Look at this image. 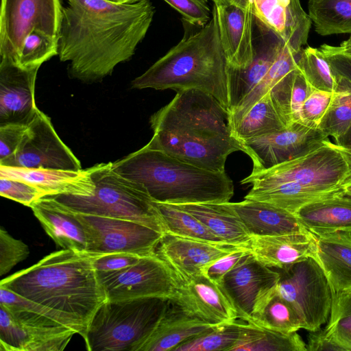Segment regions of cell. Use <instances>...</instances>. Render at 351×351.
Listing matches in <instances>:
<instances>
[{
  "instance_id": "6da1fadb",
  "label": "cell",
  "mask_w": 351,
  "mask_h": 351,
  "mask_svg": "<svg viewBox=\"0 0 351 351\" xmlns=\"http://www.w3.org/2000/svg\"><path fill=\"white\" fill-rule=\"evenodd\" d=\"M150 0L117 4L105 0H66L62 8L58 56L71 78L101 82L130 60L155 14Z\"/></svg>"
},
{
  "instance_id": "7a4b0ae2",
  "label": "cell",
  "mask_w": 351,
  "mask_h": 351,
  "mask_svg": "<svg viewBox=\"0 0 351 351\" xmlns=\"http://www.w3.org/2000/svg\"><path fill=\"white\" fill-rule=\"evenodd\" d=\"M149 122L154 134L149 146L200 168L224 172L228 156L243 152L230 130L228 112L200 90L177 91Z\"/></svg>"
},
{
  "instance_id": "3957f363",
  "label": "cell",
  "mask_w": 351,
  "mask_h": 351,
  "mask_svg": "<svg viewBox=\"0 0 351 351\" xmlns=\"http://www.w3.org/2000/svg\"><path fill=\"white\" fill-rule=\"evenodd\" d=\"M102 254L62 249L1 280L0 286L55 312L84 340L92 318L106 301L94 265Z\"/></svg>"
},
{
  "instance_id": "277c9868",
  "label": "cell",
  "mask_w": 351,
  "mask_h": 351,
  "mask_svg": "<svg viewBox=\"0 0 351 351\" xmlns=\"http://www.w3.org/2000/svg\"><path fill=\"white\" fill-rule=\"evenodd\" d=\"M229 64L219 36L216 6L210 20L183 38L145 72L132 82V88L176 91L195 88L213 96L229 113Z\"/></svg>"
},
{
  "instance_id": "5b68a950",
  "label": "cell",
  "mask_w": 351,
  "mask_h": 351,
  "mask_svg": "<svg viewBox=\"0 0 351 351\" xmlns=\"http://www.w3.org/2000/svg\"><path fill=\"white\" fill-rule=\"evenodd\" d=\"M113 170L143 187L153 201L170 204L226 203L234 184L224 172L180 160L146 144L112 162Z\"/></svg>"
},
{
  "instance_id": "8992f818",
  "label": "cell",
  "mask_w": 351,
  "mask_h": 351,
  "mask_svg": "<svg viewBox=\"0 0 351 351\" xmlns=\"http://www.w3.org/2000/svg\"><path fill=\"white\" fill-rule=\"evenodd\" d=\"M91 171V195L51 197L76 213L128 219L165 233L156 203L142 186L115 172L112 162L95 165Z\"/></svg>"
},
{
  "instance_id": "52a82bcc",
  "label": "cell",
  "mask_w": 351,
  "mask_h": 351,
  "mask_svg": "<svg viewBox=\"0 0 351 351\" xmlns=\"http://www.w3.org/2000/svg\"><path fill=\"white\" fill-rule=\"evenodd\" d=\"M169 298L106 301L97 309L84 339L88 351H139L169 305Z\"/></svg>"
},
{
  "instance_id": "ba28073f",
  "label": "cell",
  "mask_w": 351,
  "mask_h": 351,
  "mask_svg": "<svg viewBox=\"0 0 351 351\" xmlns=\"http://www.w3.org/2000/svg\"><path fill=\"white\" fill-rule=\"evenodd\" d=\"M75 334L55 312L0 286L1 351H62Z\"/></svg>"
},
{
  "instance_id": "9c48e42d",
  "label": "cell",
  "mask_w": 351,
  "mask_h": 351,
  "mask_svg": "<svg viewBox=\"0 0 351 351\" xmlns=\"http://www.w3.org/2000/svg\"><path fill=\"white\" fill-rule=\"evenodd\" d=\"M350 179L351 152L328 138L300 157L259 173H251L241 183L250 184L252 191L286 182L337 188Z\"/></svg>"
},
{
  "instance_id": "30bf717a",
  "label": "cell",
  "mask_w": 351,
  "mask_h": 351,
  "mask_svg": "<svg viewBox=\"0 0 351 351\" xmlns=\"http://www.w3.org/2000/svg\"><path fill=\"white\" fill-rule=\"evenodd\" d=\"M278 271L277 291L294 309L302 328L321 329L330 316L333 291L317 260L310 257Z\"/></svg>"
},
{
  "instance_id": "8fae6325",
  "label": "cell",
  "mask_w": 351,
  "mask_h": 351,
  "mask_svg": "<svg viewBox=\"0 0 351 351\" xmlns=\"http://www.w3.org/2000/svg\"><path fill=\"white\" fill-rule=\"evenodd\" d=\"M60 0H1L0 56L18 64L27 36L38 30L59 38Z\"/></svg>"
},
{
  "instance_id": "7c38bea8",
  "label": "cell",
  "mask_w": 351,
  "mask_h": 351,
  "mask_svg": "<svg viewBox=\"0 0 351 351\" xmlns=\"http://www.w3.org/2000/svg\"><path fill=\"white\" fill-rule=\"evenodd\" d=\"M97 274L106 301L149 297L169 299L180 285L173 271L156 252L124 269Z\"/></svg>"
},
{
  "instance_id": "4fadbf2b",
  "label": "cell",
  "mask_w": 351,
  "mask_h": 351,
  "mask_svg": "<svg viewBox=\"0 0 351 351\" xmlns=\"http://www.w3.org/2000/svg\"><path fill=\"white\" fill-rule=\"evenodd\" d=\"M74 213L86 231L88 251L144 256L155 253L162 236L160 232L133 221Z\"/></svg>"
},
{
  "instance_id": "5bb4252c",
  "label": "cell",
  "mask_w": 351,
  "mask_h": 351,
  "mask_svg": "<svg viewBox=\"0 0 351 351\" xmlns=\"http://www.w3.org/2000/svg\"><path fill=\"white\" fill-rule=\"evenodd\" d=\"M0 165L69 171L82 169L80 160L62 142L50 118L39 109L27 125L16 153Z\"/></svg>"
},
{
  "instance_id": "9a60e30c",
  "label": "cell",
  "mask_w": 351,
  "mask_h": 351,
  "mask_svg": "<svg viewBox=\"0 0 351 351\" xmlns=\"http://www.w3.org/2000/svg\"><path fill=\"white\" fill-rule=\"evenodd\" d=\"M328 136L318 128L300 123L242 143L243 152L252 159V173L267 170L300 157L318 147Z\"/></svg>"
},
{
  "instance_id": "2e32d148",
  "label": "cell",
  "mask_w": 351,
  "mask_h": 351,
  "mask_svg": "<svg viewBox=\"0 0 351 351\" xmlns=\"http://www.w3.org/2000/svg\"><path fill=\"white\" fill-rule=\"evenodd\" d=\"M279 279L278 271L263 265L249 252L225 275L219 285L238 318L250 322L258 305L276 289Z\"/></svg>"
},
{
  "instance_id": "e0dca14e",
  "label": "cell",
  "mask_w": 351,
  "mask_h": 351,
  "mask_svg": "<svg viewBox=\"0 0 351 351\" xmlns=\"http://www.w3.org/2000/svg\"><path fill=\"white\" fill-rule=\"evenodd\" d=\"M247 247L184 238L164 233L156 253L171 269L180 285L202 275L203 268L215 260Z\"/></svg>"
},
{
  "instance_id": "ac0fdd59",
  "label": "cell",
  "mask_w": 351,
  "mask_h": 351,
  "mask_svg": "<svg viewBox=\"0 0 351 351\" xmlns=\"http://www.w3.org/2000/svg\"><path fill=\"white\" fill-rule=\"evenodd\" d=\"M169 300L186 314L212 325L238 319L234 307L220 285L203 275L180 284Z\"/></svg>"
},
{
  "instance_id": "d6986e66",
  "label": "cell",
  "mask_w": 351,
  "mask_h": 351,
  "mask_svg": "<svg viewBox=\"0 0 351 351\" xmlns=\"http://www.w3.org/2000/svg\"><path fill=\"white\" fill-rule=\"evenodd\" d=\"M39 69H25L5 59L0 62V125H28L38 108L35 82Z\"/></svg>"
},
{
  "instance_id": "ffe728a7",
  "label": "cell",
  "mask_w": 351,
  "mask_h": 351,
  "mask_svg": "<svg viewBox=\"0 0 351 351\" xmlns=\"http://www.w3.org/2000/svg\"><path fill=\"white\" fill-rule=\"evenodd\" d=\"M254 56L249 66H229L230 112L261 82L285 43L254 16Z\"/></svg>"
},
{
  "instance_id": "44dd1931",
  "label": "cell",
  "mask_w": 351,
  "mask_h": 351,
  "mask_svg": "<svg viewBox=\"0 0 351 351\" xmlns=\"http://www.w3.org/2000/svg\"><path fill=\"white\" fill-rule=\"evenodd\" d=\"M255 18L296 51L306 44L312 21L300 0H252Z\"/></svg>"
},
{
  "instance_id": "7402d4cb",
  "label": "cell",
  "mask_w": 351,
  "mask_h": 351,
  "mask_svg": "<svg viewBox=\"0 0 351 351\" xmlns=\"http://www.w3.org/2000/svg\"><path fill=\"white\" fill-rule=\"evenodd\" d=\"M221 46L229 66L244 69L254 56V16L235 6L216 7Z\"/></svg>"
},
{
  "instance_id": "603a6c76",
  "label": "cell",
  "mask_w": 351,
  "mask_h": 351,
  "mask_svg": "<svg viewBox=\"0 0 351 351\" xmlns=\"http://www.w3.org/2000/svg\"><path fill=\"white\" fill-rule=\"evenodd\" d=\"M0 178L27 182L44 191L47 196H89L93 193L95 188L91 167L80 171H69L0 165Z\"/></svg>"
},
{
  "instance_id": "cb8c5ba5",
  "label": "cell",
  "mask_w": 351,
  "mask_h": 351,
  "mask_svg": "<svg viewBox=\"0 0 351 351\" xmlns=\"http://www.w3.org/2000/svg\"><path fill=\"white\" fill-rule=\"evenodd\" d=\"M248 248L252 254L263 265L283 269L310 257L316 258L317 237L310 231L252 237Z\"/></svg>"
},
{
  "instance_id": "d4e9b609",
  "label": "cell",
  "mask_w": 351,
  "mask_h": 351,
  "mask_svg": "<svg viewBox=\"0 0 351 351\" xmlns=\"http://www.w3.org/2000/svg\"><path fill=\"white\" fill-rule=\"evenodd\" d=\"M226 204L239 217L251 237L309 231L295 214L267 202L245 199Z\"/></svg>"
},
{
  "instance_id": "484cf974",
  "label": "cell",
  "mask_w": 351,
  "mask_h": 351,
  "mask_svg": "<svg viewBox=\"0 0 351 351\" xmlns=\"http://www.w3.org/2000/svg\"><path fill=\"white\" fill-rule=\"evenodd\" d=\"M30 208L57 246L65 250L88 251L86 231L74 212L51 196L40 198Z\"/></svg>"
},
{
  "instance_id": "4316f807",
  "label": "cell",
  "mask_w": 351,
  "mask_h": 351,
  "mask_svg": "<svg viewBox=\"0 0 351 351\" xmlns=\"http://www.w3.org/2000/svg\"><path fill=\"white\" fill-rule=\"evenodd\" d=\"M215 326L186 314L169 301L164 315L139 351H173L181 343Z\"/></svg>"
},
{
  "instance_id": "83f0119b",
  "label": "cell",
  "mask_w": 351,
  "mask_h": 351,
  "mask_svg": "<svg viewBox=\"0 0 351 351\" xmlns=\"http://www.w3.org/2000/svg\"><path fill=\"white\" fill-rule=\"evenodd\" d=\"M316 237V259L333 293L351 290V232H335Z\"/></svg>"
},
{
  "instance_id": "f1b7e54d",
  "label": "cell",
  "mask_w": 351,
  "mask_h": 351,
  "mask_svg": "<svg viewBox=\"0 0 351 351\" xmlns=\"http://www.w3.org/2000/svg\"><path fill=\"white\" fill-rule=\"evenodd\" d=\"M302 225L315 235L351 232V196L340 194L308 204L296 213Z\"/></svg>"
},
{
  "instance_id": "f546056e",
  "label": "cell",
  "mask_w": 351,
  "mask_h": 351,
  "mask_svg": "<svg viewBox=\"0 0 351 351\" xmlns=\"http://www.w3.org/2000/svg\"><path fill=\"white\" fill-rule=\"evenodd\" d=\"M173 205L195 216L224 243L248 247L251 237L226 203Z\"/></svg>"
},
{
  "instance_id": "4dcf8cb0",
  "label": "cell",
  "mask_w": 351,
  "mask_h": 351,
  "mask_svg": "<svg viewBox=\"0 0 351 351\" xmlns=\"http://www.w3.org/2000/svg\"><path fill=\"white\" fill-rule=\"evenodd\" d=\"M343 192V186L330 188L286 182L265 189L250 190L245 199L267 202L295 214L308 204Z\"/></svg>"
},
{
  "instance_id": "1f68e13d",
  "label": "cell",
  "mask_w": 351,
  "mask_h": 351,
  "mask_svg": "<svg viewBox=\"0 0 351 351\" xmlns=\"http://www.w3.org/2000/svg\"><path fill=\"white\" fill-rule=\"evenodd\" d=\"M230 127L234 137L243 143L283 130L287 125L269 91Z\"/></svg>"
},
{
  "instance_id": "d6a6232c",
  "label": "cell",
  "mask_w": 351,
  "mask_h": 351,
  "mask_svg": "<svg viewBox=\"0 0 351 351\" xmlns=\"http://www.w3.org/2000/svg\"><path fill=\"white\" fill-rule=\"evenodd\" d=\"M302 50L296 51L286 43L283 45L276 60L261 82L228 114L230 125L238 121L254 104L287 75L298 68Z\"/></svg>"
},
{
  "instance_id": "836d02e7",
  "label": "cell",
  "mask_w": 351,
  "mask_h": 351,
  "mask_svg": "<svg viewBox=\"0 0 351 351\" xmlns=\"http://www.w3.org/2000/svg\"><path fill=\"white\" fill-rule=\"evenodd\" d=\"M232 351H307L297 332L286 334L245 322L241 337Z\"/></svg>"
},
{
  "instance_id": "e575fe53",
  "label": "cell",
  "mask_w": 351,
  "mask_h": 351,
  "mask_svg": "<svg viewBox=\"0 0 351 351\" xmlns=\"http://www.w3.org/2000/svg\"><path fill=\"white\" fill-rule=\"evenodd\" d=\"M261 328L289 334L302 328L300 319L276 289L256 308L249 322Z\"/></svg>"
},
{
  "instance_id": "d590c367",
  "label": "cell",
  "mask_w": 351,
  "mask_h": 351,
  "mask_svg": "<svg viewBox=\"0 0 351 351\" xmlns=\"http://www.w3.org/2000/svg\"><path fill=\"white\" fill-rule=\"evenodd\" d=\"M308 10L318 34H351V0H308Z\"/></svg>"
},
{
  "instance_id": "8d00e7d4",
  "label": "cell",
  "mask_w": 351,
  "mask_h": 351,
  "mask_svg": "<svg viewBox=\"0 0 351 351\" xmlns=\"http://www.w3.org/2000/svg\"><path fill=\"white\" fill-rule=\"evenodd\" d=\"M155 203L165 233L215 244L228 245L216 237L191 213L173 204L156 202Z\"/></svg>"
},
{
  "instance_id": "74e56055",
  "label": "cell",
  "mask_w": 351,
  "mask_h": 351,
  "mask_svg": "<svg viewBox=\"0 0 351 351\" xmlns=\"http://www.w3.org/2000/svg\"><path fill=\"white\" fill-rule=\"evenodd\" d=\"M336 77L338 82L332 101L318 128L335 142L342 137L351 126V84Z\"/></svg>"
},
{
  "instance_id": "f35d334b",
  "label": "cell",
  "mask_w": 351,
  "mask_h": 351,
  "mask_svg": "<svg viewBox=\"0 0 351 351\" xmlns=\"http://www.w3.org/2000/svg\"><path fill=\"white\" fill-rule=\"evenodd\" d=\"M237 319L220 324L178 346L173 351H232L240 339L245 323Z\"/></svg>"
},
{
  "instance_id": "ab89813d",
  "label": "cell",
  "mask_w": 351,
  "mask_h": 351,
  "mask_svg": "<svg viewBox=\"0 0 351 351\" xmlns=\"http://www.w3.org/2000/svg\"><path fill=\"white\" fill-rule=\"evenodd\" d=\"M324 330L343 351H351V290L333 293L329 319Z\"/></svg>"
},
{
  "instance_id": "60d3db41",
  "label": "cell",
  "mask_w": 351,
  "mask_h": 351,
  "mask_svg": "<svg viewBox=\"0 0 351 351\" xmlns=\"http://www.w3.org/2000/svg\"><path fill=\"white\" fill-rule=\"evenodd\" d=\"M298 68L313 88L329 92L337 89L336 77L319 49L310 46L303 48Z\"/></svg>"
},
{
  "instance_id": "b9f144b4",
  "label": "cell",
  "mask_w": 351,
  "mask_h": 351,
  "mask_svg": "<svg viewBox=\"0 0 351 351\" xmlns=\"http://www.w3.org/2000/svg\"><path fill=\"white\" fill-rule=\"evenodd\" d=\"M59 38L34 30L25 38L19 66L25 69H39L43 63L58 55Z\"/></svg>"
},
{
  "instance_id": "7bdbcfd3",
  "label": "cell",
  "mask_w": 351,
  "mask_h": 351,
  "mask_svg": "<svg viewBox=\"0 0 351 351\" xmlns=\"http://www.w3.org/2000/svg\"><path fill=\"white\" fill-rule=\"evenodd\" d=\"M333 93L313 88L301 108L299 123L318 128L332 101Z\"/></svg>"
},
{
  "instance_id": "ee69618b",
  "label": "cell",
  "mask_w": 351,
  "mask_h": 351,
  "mask_svg": "<svg viewBox=\"0 0 351 351\" xmlns=\"http://www.w3.org/2000/svg\"><path fill=\"white\" fill-rule=\"evenodd\" d=\"M29 254L27 245L12 237L2 227L0 228V275L8 273L16 265Z\"/></svg>"
},
{
  "instance_id": "f6af8a7d",
  "label": "cell",
  "mask_w": 351,
  "mask_h": 351,
  "mask_svg": "<svg viewBox=\"0 0 351 351\" xmlns=\"http://www.w3.org/2000/svg\"><path fill=\"white\" fill-rule=\"evenodd\" d=\"M0 195L29 207L47 196L44 191L27 182L6 178H0Z\"/></svg>"
},
{
  "instance_id": "bcb514c9",
  "label": "cell",
  "mask_w": 351,
  "mask_h": 351,
  "mask_svg": "<svg viewBox=\"0 0 351 351\" xmlns=\"http://www.w3.org/2000/svg\"><path fill=\"white\" fill-rule=\"evenodd\" d=\"M193 25L203 27L210 20L212 10L208 0H163Z\"/></svg>"
},
{
  "instance_id": "7dc6e473",
  "label": "cell",
  "mask_w": 351,
  "mask_h": 351,
  "mask_svg": "<svg viewBox=\"0 0 351 351\" xmlns=\"http://www.w3.org/2000/svg\"><path fill=\"white\" fill-rule=\"evenodd\" d=\"M27 130V125L22 123L0 125V162L16 153Z\"/></svg>"
},
{
  "instance_id": "c3c4849f",
  "label": "cell",
  "mask_w": 351,
  "mask_h": 351,
  "mask_svg": "<svg viewBox=\"0 0 351 351\" xmlns=\"http://www.w3.org/2000/svg\"><path fill=\"white\" fill-rule=\"evenodd\" d=\"M249 252L248 247H243L222 256L205 266L202 271V275L219 285L225 275Z\"/></svg>"
},
{
  "instance_id": "681fc988",
  "label": "cell",
  "mask_w": 351,
  "mask_h": 351,
  "mask_svg": "<svg viewBox=\"0 0 351 351\" xmlns=\"http://www.w3.org/2000/svg\"><path fill=\"white\" fill-rule=\"evenodd\" d=\"M313 89V88L298 68L293 76L290 96L289 108L291 124L299 123L301 108Z\"/></svg>"
},
{
  "instance_id": "f907efd6",
  "label": "cell",
  "mask_w": 351,
  "mask_h": 351,
  "mask_svg": "<svg viewBox=\"0 0 351 351\" xmlns=\"http://www.w3.org/2000/svg\"><path fill=\"white\" fill-rule=\"evenodd\" d=\"M142 257L127 252L103 253L96 258L94 265L98 273L117 271L136 264Z\"/></svg>"
},
{
  "instance_id": "816d5d0a",
  "label": "cell",
  "mask_w": 351,
  "mask_h": 351,
  "mask_svg": "<svg viewBox=\"0 0 351 351\" xmlns=\"http://www.w3.org/2000/svg\"><path fill=\"white\" fill-rule=\"evenodd\" d=\"M329 62L335 76L351 84V56L335 51L332 45L323 44L319 48Z\"/></svg>"
},
{
  "instance_id": "f5cc1de1",
  "label": "cell",
  "mask_w": 351,
  "mask_h": 351,
  "mask_svg": "<svg viewBox=\"0 0 351 351\" xmlns=\"http://www.w3.org/2000/svg\"><path fill=\"white\" fill-rule=\"evenodd\" d=\"M306 350L308 351H343L340 346L331 340L326 333L325 330L321 329L316 331H309Z\"/></svg>"
},
{
  "instance_id": "db71d44e",
  "label": "cell",
  "mask_w": 351,
  "mask_h": 351,
  "mask_svg": "<svg viewBox=\"0 0 351 351\" xmlns=\"http://www.w3.org/2000/svg\"><path fill=\"white\" fill-rule=\"evenodd\" d=\"M216 7L235 6L252 12V0H211Z\"/></svg>"
},
{
  "instance_id": "11a10c76",
  "label": "cell",
  "mask_w": 351,
  "mask_h": 351,
  "mask_svg": "<svg viewBox=\"0 0 351 351\" xmlns=\"http://www.w3.org/2000/svg\"><path fill=\"white\" fill-rule=\"evenodd\" d=\"M332 47L336 51L351 56V36L342 42L339 46H332Z\"/></svg>"
},
{
  "instance_id": "9f6ffc18",
  "label": "cell",
  "mask_w": 351,
  "mask_h": 351,
  "mask_svg": "<svg viewBox=\"0 0 351 351\" xmlns=\"http://www.w3.org/2000/svg\"><path fill=\"white\" fill-rule=\"evenodd\" d=\"M335 143L347 148L351 152V126L342 137L335 141Z\"/></svg>"
},
{
  "instance_id": "6f0895ef",
  "label": "cell",
  "mask_w": 351,
  "mask_h": 351,
  "mask_svg": "<svg viewBox=\"0 0 351 351\" xmlns=\"http://www.w3.org/2000/svg\"><path fill=\"white\" fill-rule=\"evenodd\" d=\"M108 2L117 3V4H130L138 2L141 0H105Z\"/></svg>"
},
{
  "instance_id": "680465c9",
  "label": "cell",
  "mask_w": 351,
  "mask_h": 351,
  "mask_svg": "<svg viewBox=\"0 0 351 351\" xmlns=\"http://www.w3.org/2000/svg\"><path fill=\"white\" fill-rule=\"evenodd\" d=\"M343 189L346 194L351 196V179L343 185Z\"/></svg>"
}]
</instances>
